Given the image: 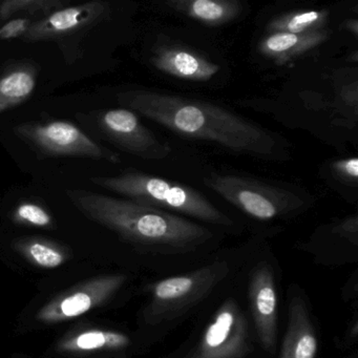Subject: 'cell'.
I'll use <instances>...</instances> for the list:
<instances>
[{"mask_svg": "<svg viewBox=\"0 0 358 358\" xmlns=\"http://www.w3.org/2000/svg\"><path fill=\"white\" fill-rule=\"evenodd\" d=\"M118 102L178 135L213 142L236 154L267 158L278 148L269 131L208 102L148 90L123 92Z\"/></svg>", "mask_w": 358, "mask_h": 358, "instance_id": "obj_1", "label": "cell"}, {"mask_svg": "<svg viewBox=\"0 0 358 358\" xmlns=\"http://www.w3.org/2000/svg\"><path fill=\"white\" fill-rule=\"evenodd\" d=\"M66 194L87 219L155 252H192L213 238L204 226L169 211L90 190L71 189Z\"/></svg>", "mask_w": 358, "mask_h": 358, "instance_id": "obj_2", "label": "cell"}, {"mask_svg": "<svg viewBox=\"0 0 358 358\" xmlns=\"http://www.w3.org/2000/svg\"><path fill=\"white\" fill-rule=\"evenodd\" d=\"M91 181L138 204L181 213L213 225H234V221L206 196L183 184L136 171L114 177H94Z\"/></svg>", "mask_w": 358, "mask_h": 358, "instance_id": "obj_3", "label": "cell"}, {"mask_svg": "<svg viewBox=\"0 0 358 358\" xmlns=\"http://www.w3.org/2000/svg\"><path fill=\"white\" fill-rule=\"evenodd\" d=\"M204 183L236 208L259 221L290 217L306 205L292 190L250 178L213 173L205 177Z\"/></svg>", "mask_w": 358, "mask_h": 358, "instance_id": "obj_4", "label": "cell"}, {"mask_svg": "<svg viewBox=\"0 0 358 358\" xmlns=\"http://www.w3.org/2000/svg\"><path fill=\"white\" fill-rule=\"evenodd\" d=\"M229 273L226 262H213L194 271L159 280L150 286L146 318L152 324L173 320L207 299Z\"/></svg>", "mask_w": 358, "mask_h": 358, "instance_id": "obj_5", "label": "cell"}, {"mask_svg": "<svg viewBox=\"0 0 358 358\" xmlns=\"http://www.w3.org/2000/svg\"><path fill=\"white\" fill-rule=\"evenodd\" d=\"M14 133L33 150L48 157H85L120 162V157L92 140L79 127L68 121L22 123Z\"/></svg>", "mask_w": 358, "mask_h": 358, "instance_id": "obj_6", "label": "cell"}, {"mask_svg": "<svg viewBox=\"0 0 358 358\" xmlns=\"http://www.w3.org/2000/svg\"><path fill=\"white\" fill-rule=\"evenodd\" d=\"M98 131L113 145L144 160L159 161L171 155V148L144 127L127 108H112L94 115Z\"/></svg>", "mask_w": 358, "mask_h": 358, "instance_id": "obj_7", "label": "cell"}, {"mask_svg": "<svg viewBox=\"0 0 358 358\" xmlns=\"http://www.w3.org/2000/svg\"><path fill=\"white\" fill-rule=\"evenodd\" d=\"M251 351L248 322L234 299L222 303L198 347L186 358H244Z\"/></svg>", "mask_w": 358, "mask_h": 358, "instance_id": "obj_8", "label": "cell"}, {"mask_svg": "<svg viewBox=\"0 0 358 358\" xmlns=\"http://www.w3.org/2000/svg\"><path fill=\"white\" fill-rule=\"evenodd\" d=\"M108 11V3L103 1H90L57 10L34 20L22 41L26 43L64 41L101 22Z\"/></svg>", "mask_w": 358, "mask_h": 358, "instance_id": "obj_9", "label": "cell"}, {"mask_svg": "<svg viewBox=\"0 0 358 358\" xmlns=\"http://www.w3.org/2000/svg\"><path fill=\"white\" fill-rule=\"evenodd\" d=\"M125 280L124 275H108L80 285L45 306L37 318L41 322H57L78 317L110 299Z\"/></svg>", "mask_w": 358, "mask_h": 358, "instance_id": "obj_10", "label": "cell"}, {"mask_svg": "<svg viewBox=\"0 0 358 358\" xmlns=\"http://www.w3.org/2000/svg\"><path fill=\"white\" fill-rule=\"evenodd\" d=\"M249 303L259 343L268 353L278 341V292L273 272L267 263L253 270L249 284Z\"/></svg>", "mask_w": 358, "mask_h": 358, "instance_id": "obj_11", "label": "cell"}, {"mask_svg": "<svg viewBox=\"0 0 358 358\" xmlns=\"http://www.w3.org/2000/svg\"><path fill=\"white\" fill-rule=\"evenodd\" d=\"M156 70L183 80L206 83L221 70V66L204 56L179 45H161L150 58Z\"/></svg>", "mask_w": 358, "mask_h": 358, "instance_id": "obj_12", "label": "cell"}, {"mask_svg": "<svg viewBox=\"0 0 358 358\" xmlns=\"http://www.w3.org/2000/svg\"><path fill=\"white\" fill-rule=\"evenodd\" d=\"M317 350V336L307 306L301 297H293L280 358H315Z\"/></svg>", "mask_w": 358, "mask_h": 358, "instance_id": "obj_13", "label": "cell"}, {"mask_svg": "<svg viewBox=\"0 0 358 358\" xmlns=\"http://www.w3.org/2000/svg\"><path fill=\"white\" fill-rule=\"evenodd\" d=\"M329 35L327 29L307 34H267L259 41V52L274 64L284 66L326 43Z\"/></svg>", "mask_w": 358, "mask_h": 358, "instance_id": "obj_14", "label": "cell"}, {"mask_svg": "<svg viewBox=\"0 0 358 358\" xmlns=\"http://www.w3.org/2000/svg\"><path fill=\"white\" fill-rule=\"evenodd\" d=\"M166 3L173 11L207 27L229 24L243 11L238 0H171Z\"/></svg>", "mask_w": 358, "mask_h": 358, "instance_id": "obj_15", "label": "cell"}, {"mask_svg": "<svg viewBox=\"0 0 358 358\" xmlns=\"http://www.w3.org/2000/svg\"><path fill=\"white\" fill-rule=\"evenodd\" d=\"M37 70L30 64L12 66L0 77V114L26 102L34 93Z\"/></svg>", "mask_w": 358, "mask_h": 358, "instance_id": "obj_16", "label": "cell"}, {"mask_svg": "<svg viewBox=\"0 0 358 358\" xmlns=\"http://www.w3.org/2000/svg\"><path fill=\"white\" fill-rule=\"evenodd\" d=\"M329 20V11H296L273 18L268 24V34L286 33V34H307L326 30Z\"/></svg>", "mask_w": 358, "mask_h": 358, "instance_id": "obj_17", "label": "cell"}, {"mask_svg": "<svg viewBox=\"0 0 358 358\" xmlns=\"http://www.w3.org/2000/svg\"><path fill=\"white\" fill-rule=\"evenodd\" d=\"M131 343L129 336L115 331L92 330L80 333L62 343V351L89 352L96 350H122Z\"/></svg>", "mask_w": 358, "mask_h": 358, "instance_id": "obj_18", "label": "cell"}, {"mask_svg": "<svg viewBox=\"0 0 358 358\" xmlns=\"http://www.w3.org/2000/svg\"><path fill=\"white\" fill-rule=\"evenodd\" d=\"M64 0H7L0 3V24L15 17L17 14H27L28 17L43 18L68 5ZM38 18V20H39Z\"/></svg>", "mask_w": 358, "mask_h": 358, "instance_id": "obj_19", "label": "cell"}, {"mask_svg": "<svg viewBox=\"0 0 358 358\" xmlns=\"http://www.w3.org/2000/svg\"><path fill=\"white\" fill-rule=\"evenodd\" d=\"M16 246L27 259L41 267L56 268L66 261L64 251L57 245L43 238H24Z\"/></svg>", "mask_w": 358, "mask_h": 358, "instance_id": "obj_20", "label": "cell"}, {"mask_svg": "<svg viewBox=\"0 0 358 358\" xmlns=\"http://www.w3.org/2000/svg\"><path fill=\"white\" fill-rule=\"evenodd\" d=\"M13 220L22 225L33 226V227L47 228L53 224V217L49 211L35 202L20 203L14 209Z\"/></svg>", "mask_w": 358, "mask_h": 358, "instance_id": "obj_21", "label": "cell"}, {"mask_svg": "<svg viewBox=\"0 0 358 358\" xmlns=\"http://www.w3.org/2000/svg\"><path fill=\"white\" fill-rule=\"evenodd\" d=\"M34 20L28 16L12 18L0 26V41H10V39L22 38L30 29Z\"/></svg>", "mask_w": 358, "mask_h": 358, "instance_id": "obj_22", "label": "cell"}, {"mask_svg": "<svg viewBox=\"0 0 358 358\" xmlns=\"http://www.w3.org/2000/svg\"><path fill=\"white\" fill-rule=\"evenodd\" d=\"M332 171L341 181L355 185L358 181V158L352 157L335 161L332 164Z\"/></svg>", "mask_w": 358, "mask_h": 358, "instance_id": "obj_23", "label": "cell"}, {"mask_svg": "<svg viewBox=\"0 0 358 358\" xmlns=\"http://www.w3.org/2000/svg\"><path fill=\"white\" fill-rule=\"evenodd\" d=\"M335 234H339L343 238H347L354 245H357L358 240V221L357 217H348L341 222L334 229Z\"/></svg>", "mask_w": 358, "mask_h": 358, "instance_id": "obj_24", "label": "cell"}, {"mask_svg": "<svg viewBox=\"0 0 358 358\" xmlns=\"http://www.w3.org/2000/svg\"><path fill=\"white\" fill-rule=\"evenodd\" d=\"M343 28L350 31L352 34L357 36L358 34V22L356 20H349L343 24Z\"/></svg>", "mask_w": 358, "mask_h": 358, "instance_id": "obj_25", "label": "cell"}, {"mask_svg": "<svg viewBox=\"0 0 358 358\" xmlns=\"http://www.w3.org/2000/svg\"></svg>", "mask_w": 358, "mask_h": 358, "instance_id": "obj_26", "label": "cell"}]
</instances>
